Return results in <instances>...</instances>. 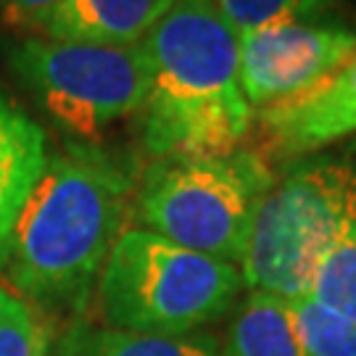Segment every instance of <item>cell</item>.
<instances>
[{
	"label": "cell",
	"mask_w": 356,
	"mask_h": 356,
	"mask_svg": "<svg viewBox=\"0 0 356 356\" xmlns=\"http://www.w3.org/2000/svg\"><path fill=\"white\" fill-rule=\"evenodd\" d=\"M135 179L111 153L72 143L48 156L0 248V269L22 298L82 309L122 235Z\"/></svg>",
	"instance_id": "6da1fadb"
},
{
	"label": "cell",
	"mask_w": 356,
	"mask_h": 356,
	"mask_svg": "<svg viewBox=\"0 0 356 356\" xmlns=\"http://www.w3.org/2000/svg\"><path fill=\"white\" fill-rule=\"evenodd\" d=\"M222 356H309L291 306L277 296L251 291L232 309Z\"/></svg>",
	"instance_id": "8fae6325"
},
{
	"label": "cell",
	"mask_w": 356,
	"mask_h": 356,
	"mask_svg": "<svg viewBox=\"0 0 356 356\" xmlns=\"http://www.w3.org/2000/svg\"><path fill=\"white\" fill-rule=\"evenodd\" d=\"M309 296L356 325V222L319 261Z\"/></svg>",
	"instance_id": "4fadbf2b"
},
{
	"label": "cell",
	"mask_w": 356,
	"mask_h": 356,
	"mask_svg": "<svg viewBox=\"0 0 356 356\" xmlns=\"http://www.w3.org/2000/svg\"><path fill=\"white\" fill-rule=\"evenodd\" d=\"M261 140L280 159H298L356 135V51L304 92L259 111Z\"/></svg>",
	"instance_id": "ba28073f"
},
{
	"label": "cell",
	"mask_w": 356,
	"mask_h": 356,
	"mask_svg": "<svg viewBox=\"0 0 356 356\" xmlns=\"http://www.w3.org/2000/svg\"><path fill=\"white\" fill-rule=\"evenodd\" d=\"M241 269L195 254L143 227L122 229L98 277L108 330L140 335L195 332L238 301Z\"/></svg>",
	"instance_id": "5b68a950"
},
{
	"label": "cell",
	"mask_w": 356,
	"mask_h": 356,
	"mask_svg": "<svg viewBox=\"0 0 356 356\" xmlns=\"http://www.w3.org/2000/svg\"><path fill=\"white\" fill-rule=\"evenodd\" d=\"M356 51V29L341 22H285L241 35V90L251 108L317 85Z\"/></svg>",
	"instance_id": "52a82bcc"
},
{
	"label": "cell",
	"mask_w": 356,
	"mask_h": 356,
	"mask_svg": "<svg viewBox=\"0 0 356 356\" xmlns=\"http://www.w3.org/2000/svg\"><path fill=\"white\" fill-rule=\"evenodd\" d=\"M272 169L256 151L161 156L145 166L132 206L143 229L219 261L241 264Z\"/></svg>",
	"instance_id": "277c9868"
},
{
	"label": "cell",
	"mask_w": 356,
	"mask_h": 356,
	"mask_svg": "<svg viewBox=\"0 0 356 356\" xmlns=\"http://www.w3.org/2000/svg\"><path fill=\"white\" fill-rule=\"evenodd\" d=\"M296 330L309 356H356V325L312 296L288 301Z\"/></svg>",
	"instance_id": "7c38bea8"
},
{
	"label": "cell",
	"mask_w": 356,
	"mask_h": 356,
	"mask_svg": "<svg viewBox=\"0 0 356 356\" xmlns=\"http://www.w3.org/2000/svg\"><path fill=\"white\" fill-rule=\"evenodd\" d=\"M356 222V159H291L264 193L241 256V277L282 301L312 291L319 261Z\"/></svg>",
	"instance_id": "3957f363"
},
{
	"label": "cell",
	"mask_w": 356,
	"mask_h": 356,
	"mask_svg": "<svg viewBox=\"0 0 356 356\" xmlns=\"http://www.w3.org/2000/svg\"><path fill=\"white\" fill-rule=\"evenodd\" d=\"M61 0H0V13L19 26L38 29L42 19L58 6Z\"/></svg>",
	"instance_id": "ac0fdd59"
},
{
	"label": "cell",
	"mask_w": 356,
	"mask_h": 356,
	"mask_svg": "<svg viewBox=\"0 0 356 356\" xmlns=\"http://www.w3.org/2000/svg\"><path fill=\"white\" fill-rule=\"evenodd\" d=\"M101 356H222V346L209 332L140 335V332L101 330Z\"/></svg>",
	"instance_id": "5bb4252c"
},
{
	"label": "cell",
	"mask_w": 356,
	"mask_h": 356,
	"mask_svg": "<svg viewBox=\"0 0 356 356\" xmlns=\"http://www.w3.org/2000/svg\"><path fill=\"white\" fill-rule=\"evenodd\" d=\"M148 64L140 138L153 159L235 151L251 129L241 35L214 0H175L138 42Z\"/></svg>",
	"instance_id": "7a4b0ae2"
},
{
	"label": "cell",
	"mask_w": 356,
	"mask_h": 356,
	"mask_svg": "<svg viewBox=\"0 0 356 356\" xmlns=\"http://www.w3.org/2000/svg\"><path fill=\"white\" fill-rule=\"evenodd\" d=\"M0 356H48V330L26 298L0 285Z\"/></svg>",
	"instance_id": "9a60e30c"
},
{
	"label": "cell",
	"mask_w": 356,
	"mask_h": 356,
	"mask_svg": "<svg viewBox=\"0 0 356 356\" xmlns=\"http://www.w3.org/2000/svg\"><path fill=\"white\" fill-rule=\"evenodd\" d=\"M6 61L53 122L76 138H95L119 119L140 114L148 92L140 45H90L35 35L11 42Z\"/></svg>",
	"instance_id": "8992f818"
},
{
	"label": "cell",
	"mask_w": 356,
	"mask_h": 356,
	"mask_svg": "<svg viewBox=\"0 0 356 356\" xmlns=\"http://www.w3.org/2000/svg\"><path fill=\"white\" fill-rule=\"evenodd\" d=\"M216 8L238 35L285 22H306L317 16L330 0H214Z\"/></svg>",
	"instance_id": "2e32d148"
},
{
	"label": "cell",
	"mask_w": 356,
	"mask_h": 356,
	"mask_svg": "<svg viewBox=\"0 0 356 356\" xmlns=\"http://www.w3.org/2000/svg\"><path fill=\"white\" fill-rule=\"evenodd\" d=\"M175 0H61L38 32L90 45H138Z\"/></svg>",
	"instance_id": "9c48e42d"
},
{
	"label": "cell",
	"mask_w": 356,
	"mask_h": 356,
	"mask_svg": "<svg viewBox=\"0 0 356 356\" xmlns=\"http://www.w3.org/2000/svg\"><path fill=\"white\" fill-rule=\"evenodd\" d=\"M48 164L45 132L0 92V248Z\"/></svg>",
	"instance_id": "30bf717a"
},
{
	"label": "cell",
	"mask_w": 356,
	"mask_h": 356,
	"mask_svg": "<svg viewBox=\"0 0 356 356\" xmlns=\"http://www.w3.org/2000/svg\"><path fill=\"white\" fill-rule=\"evenodd\" d=\"M98 332L85 317H76L66 327L61 343L56 348V356H101V341Z\"/></svg>",
	"instance_id": "e0dca14e"
}]
</instances>
